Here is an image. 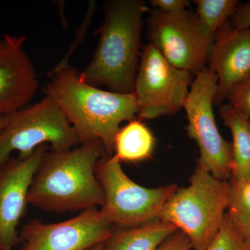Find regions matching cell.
<instances>
[{
	"instance_id": "6da1fadb",
	"label": "cell",
	"mask_w": 250,
	"mask_h": 250,
	"mask_svg": "<svg viewBox=\"0 0 250 250\" xmlns=\"http://www.w3.org/2000/svg\"><path fill=\"white\" fill-rule=\"evenodd\" d=\"M68 62L58 63L49 72L46 86L52 99L76 131L80 145L100 141L108 155L114 153V141L123 122L137 114L136 97L100 89L85 83Z\"/></svg>"
},
{
	"instance_id": "7a4b0ae2",
	"label": "cell",
	"mask_w": 250,
	"mask_h": 250,
	"mask_svg": "<svg viewBox=\"0 0 250 250\" xmlns=\"http://www.w3.org/2000/svg\"><path fill=\"white\" fill-rule=\"evenodd\" d=\"M106 154L100 141L62 152L47 151L31 181L28 203L57 213L102 207L104 192L95 170Z\"/></svg>"
},
{
	"instance_id": "3957f363",
	"label": "cell",
	"mask_w": 250,
	"mask_h": 250,
	"mask_svg": "<svg viewBox=\"0 0 250 250\" xmlns=\"http://www.w3.org/2000/svg\"><path fill=\"white\" fill-rule=\"evenodd\" d=\"M148 6L142 0H111L106 3L100 37L93 57L80 78L109 91L134 93L141 52L143 16Z\"/></svg>"
},
{
	"instance_id": "277c9868",
	"label": "cell",
	"mask_w": 250,
	"mask_h": 250,
	"mask_svg": "<svg viewBox=\"0 0 250 250\" xmlns=\"http://www.w3.org/2000/svg\"><path fill=\"white\" fill-rule=\"evenodd\" d=\"M230 183L197 167L187 187L177 188L158 220L174 225L188 238L194 250H206L214 241L228 208Z\"/></svg>"
},
{
	"instance_id": "5b68a950",
	"label": "cell",
	"mask_w": 250,
	"mask_h": 250,
	"mask_svg": "<svg viewBox=\"0 0 250 250\" xmlns=\"http://www.w3.org/2000/svg\"><path fill=\"white\" fill-rule=\"evenodd\" d=\"M80 144L73 126L57 103L46 96L39 103L10 115L0 131V167L13 153L27 156L43 145L53 152L69 150Z\"/></svg>"
},
{
	"instance_id": "8992f818",
	"label": "cell",
	"mask_w": 250,
	"mask_h": 250,
	"mask_svg": "<svg viewBox=\"0 0 250 250\" xmlns=\"http://www.w3.org/2000/svg\"><path fill=\"white\" fill-rule=\"evenodd\" d=\"M104 192L102 214L117 228H129L154 221L177 187L174 184L149 188L135 183L114 156L106 154L95 170Z\"/></svg>"
},
{
	"instance_id": "52a82bcc",
	"label": "cell",
	"mask_w": 250,
	"mask_h": 250,
	"mask_svg": "<svg viewBox=\"0 0 250 250\" xmlns=\"http://www.w3.org/2000/svg\"><path fill=\"white\" fill-rule=\"evenodd\" d=\"M218 90V78L205 67L195 76L183 108L187 113V132L196 142L200 156L198 167L213 177L227 180L232 173V147L219 132L213 104Z\"/></svg>"
},
{
	"instance_id": "ba28073f",
	"label": "cell",
	"mask_w": 250,
	"mask_h": 250,
	"mask_svg": "<svg viewBox=\"0 0 250 250\" xmlns=\"http://www.w3.org/2000/svg\"><path fill=\"white\" fill-rule=\"evenodd\" d=\"M192 77L190 72L173 66L149 42L141 52L134 83L140 120L173 115L183 108Z\"/></svg>"
},
{
	"instance_id": "9c48e42d",
	"label": "cell",
	"mask_w": 250,
	"mask_h": 250,
	"mask_svg": "<svg viewBox=\"0 0 250 250\" xmlns=\"http://www.w3.org/2000/svg\"><path fill=\"white\" fill-rule=\"evenodd\" d=\"M148 37L173 66L195 76L208 62L214 38L202 27L196 14H168L154 9L147 22Z\"/></svg>"
},
{
	"instance_id": "30bf717a",
	"label": "cell",
	"mask_w": 250,
	"mask_h": 250,
	"mask_svg": "<svg viewBox=\"0 0 250 250\" xmlns=\"http://www.w3.org/2000/svg\"><path fill=\"white\" fill-rule=\"evenodd\" d=\"M113 229L98 208L61 223L31 220L20 232L21 250H89L107 241Z\"/></svg>"
},
{
	"instance_id": "8fae6325",
	"label": "cell",
	"mask_w": 250,
	"mask_h": 250,
	"mask_svg": "<svg viewBox=\"0 0 250 250\" xmlns=\"http://www.w3.org/2000/svg\"><path fill=\"white\" fill-rule=\"evenodd\" d=\"M47 145L27 156L10 158L0 167V250H13L20 243L18 227L25 214L28 192Z\"/></svg>"
},
{
	"instance_id": "7c38bea8",
	"label": "cell",
	"mask_w": 250,
	"mask_h": 250,
	"mask_svg": "<svg viewBox=\"0 0 250 250\" xmlns=\"http://www.w3.org/2000/svg\"><path fill=\"white\" fill-rule=\"evenodd\" d=\"M25 36L0 39V117L26 107L39 88L34 64L24 49Z\"/></svg>"
},
{
	"instance_id": "4fadbf2b",
	"label": "cell",
	"mask_w": 250,
	"mask_h": 250,
	"mask_svg": "<svg viewBox=\"0 0 250 250\" xmlns=\"http://www.w3.org/2000/svg\"><path fill=\"white\" fill-rule=\"evenodd\" d=\"M208 62L218 78L214 103L220 104L233 87L250 75V29L225 23L215 35Z\"/></svg>"
},
{
	"instance_id": "5bb4252c",
	"label": "cell",
	"mask_w": 250,
	"mask_h": 250,
	"mask_svg": "<svg viewBox=\"0 0 250 250\" xmlns=\"http://www.w3.org/2000/svg\"><path fill=\"white\" fill-rule=\"evenodd\" d=\"M177 229L156 220L138 226L113 228L104 250H156Z\"/></svg>"
},
{
	"instance_id": "9a60e30c",
	"label": "cell",
	"mask_w": 250,
	"mask_h": 250,
	"mask_svg": "<svg viewBox=\"0 0 250 250\" xmlns=\"http://www.w3.org/2000/svg\"><path fill=\"white\" fill-rule=\"evenodd\" d=\"M220 115L232 135V180L250 179V118L229 104L221 106Z\"/></svg>"
},
{
	"instance_id": "2e32d148",
	"label": "cell",
	"mask_w": 250,
	"mask_h": 250,
	"mask_svg": "<svg viewBox=\"0 0 250 250\" xmlns=\"http://www.w3.org/2000/svg\"><path fill=\"white\" fill-rule=\"evenodd\" d=\"M154 147L152 131L141 120L134 119L117 133L113 156L120 162H140L151 157Z\"/></svg>"
},
{
	"instance_id": "e0dca14e",
	"label": "cell",
	"mask_w": 250,
	"mask_h": 250,
	"mask_svg": "<svg viewBox=\"0 0 250 250\" xmlns=\"http://www.w3.org/2000/svg\"><path fill=\"white\" fill-rule=\"evenodd\" d=\"M228 215L233 227L250 241V179L230 182Z\"/></svg>"
},
{
	"instance_id": "ac0fdd59",
	"label": "cell",
	"mask_w": 250,
	"mask_h": 250,
	"mask_svg": "<svg viewBox=\"0 0 250 250\" xmlns=\"http://www.w3.org/2000/svg\"><path fill=\"white\" fill-rule=\"evenodd\" d=\"M194 2L202 27L213 38L239 5L236 0H195Z\"/></svg>"
},
{
	"instance_id": "d6986e66",
	"label": "cell",
	"mask_w": 250,
	"mask_h": 250,
	"mask_svg": "<svg viewBox=\"0 0 250 250\" xmlns=\"http://www.w3.org/2000/svg\"><path fill=\"white\" fill-rule=\"evenodd\" d=\"M206 250H250V241L237 231L226 213L218 235Z\"/></svg>"
},
{
	"instance_id": "ffe728a7",
	"label": "cell",
	"mask_w": 250,
	"mask_h": 250,
	"mask_svg": "<svg viewBox=\"0 0 250 250\" xmlns=\"http://www.w3.org/2000/svg\"><path fill=\"white\" fill-rule=\"evenodd\" d=\"M226 98L232 107L250 118V75L233 86Z\"/></svg>"
},
{
	"instance_id": "44dd1931",
	"label": "cell",
	"mask_w": 250,
	"mask_h": 250,
	"mask_svg": "<svg viewBox=\"0 0 250 250\" xmlns=\"http://www.w3.org/2000/svg\"><path fill=\"white\" fill-rule=\"evenodd\" d=\"M188 238L182 231H175L163 242L156 250H191Z\"/></svg>"
},
{
	"instance_id": "7402d4cb",
	"label": "cell",
	"mask_w": 250,
	"mask_h": 250,
	"mask_svg": "<svg viewBox=\"0 0 250 250\" xmlns=\"http://www.w3.org/2000/svg\"><path fill=\"white\" fill-rule=\"evenodd\" d=\"M154 9L165 14H179L185 11L190 2L187 0H152L150 1Z\"/></svg>"
},
{
	"instance_id": "603a6c76",
	"label": "cell",
	"mask_w": 250,
	"mask_h": 250,
	"mask_svg": "<svg viewBox=\"0 0 250 250\" xmlns=\"http://www.w3.org/2000/svg\"><path fill=\"white\" fill-rule=\"evenodd\" d=\"M234 27L238 29H250V1L238 5L233 15Z\"/></svg>"
},
{
	"instance_id": "cb8c5ba5",
	"label": "cell",
	"mask_w": 250,
	"mask_h": 250,
	"mask_svg": "<svg viewBox=\"0 0 250 250\" xmlns=\"http://www.w3.org/2000/svg\"><path fill=\"white\" fill-rule=\"evenodd\" d=\"M9 116L10 115H9V116L0 117V131L4 127L5 125L7 124L8 121H9Z\"/></svg>"
},
{
	"instance_id": "d4e9b609",
	"label": "cell",
	"mask_w": 250,
	"mask_h": 250,
	"mask_svg": "<svg viewBox=\"0 0 250 250\" xmlns=\"http://www.w3.org/2000/svg\"><path fill=\"white\" fill-rule=\"evenodd\" d=\"M89 250H104V243L103 244L98 245V246L94 247Z\"/></svg>"
}]
</instances>
